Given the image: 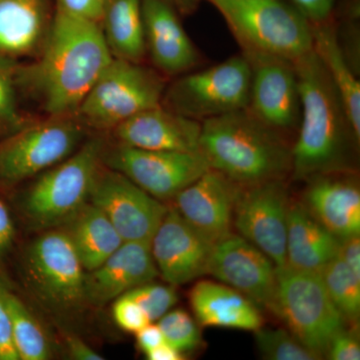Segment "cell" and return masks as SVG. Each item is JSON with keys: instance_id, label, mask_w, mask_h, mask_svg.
<instances>
[{"instance_id": "cell-12", "label": "cell", "mask_w": 360, "mask_h": 360, "mask_svg": "<svg viewBox=\"0 0 360 360\" xmlns=\"http://www.w3.org/2000/svg\"><path fill=\"white\" fill-rule=\"evenodd\" d=\"M243 56L251 70L248 110L285 139L297 134L302 98L292 61L252 51H243Z\"/></svg>"}, {"instance_id": "cell-35", "label": "cell", "mask_w": 360, "mask_h": 360, "mask_svg": "<svg viewBox=\"0 0 360 360\" xmlns=\"http://www.w3.org/2000/svg\"><path fill=\"white\" fill-rule=\"evenodd\" d=\"M357 324L345 330L343 328L331 340L326 352L329 359L333 360H359L360 342Z\"/></svg>"}, {"instance_id": "cell-25", "label": "cell", "mask_w": 360, "mask_h": 360, "mask_svg": "<svg viewBox=\"0 0 360 360\" xmlns=\"http://www.w3.org/2000/svg\"><path fill=\"white\" fill-rule=\"evenodd\" d=\"M60 229L70 238L85 272L97 269L124 243L110 220L89 201Z\"/></svg>"}, {"instance_id": "cell-17", "label": "cell", "mask_w": 360, "mask_h": 360, "mask_svg": "<svg viewBox=\"0 0 360 360\" xmlns=\"http://www.w3.org/2000/svg\"><path fill=\"white\" fill-rule=\"evenodd\" d=\"M146 58L167 78L177 77L200 65L201 58L172 0H141Z\"/></svg>"}, {"instance_id": "cell-26", "label": "cell", "mask_w": 360, "mask_h": 360, "mask_svg": "<svg viewBox=\"0 0 360 360\" xmlns=\"http://www.w3.org/2000/svg\"><path fill=\"white\" fill-rule=\"evenodd\" d=\"M99 25L113 58L146 63L141 0H104Z\"/></svg>"}, {"instance_id": "cell-42", "label": "cell", "mask_w": 360, "mask_h": 360, "mask_svg": "<svg viewBox=\"0 0 360 360\" xmlns=\"http://www.w3.org/2000/svg\"><path fill=\"white\" fill-rule=\"evenodd\" d=\"M65 345L68 354L72 359L77 360H101V354L94 352L89 345L75 335H65Z\"/></svg>"}, {"instance_id": "cell-36", "label": "cell", "mask_w": 360, "mask_h": 360, "mask_svg": "<svg viewBox=\"0 0 360 360\" xmlns=\"http://www.w3.org/2000/svg\"><path fill=\"white\" fill-rule=\"evenodd\" d=\"M8 285L0 277V360H20L13 338L11 317L6 302Z\"/></svg>"}, {"instance_id": "cell-32", "label": "cell", "mask_w": 360, "mask_h": 360, "mask_svg": "<svg viewBox=\"0 0 360 360\" xmlns=\"http://www.w3.org/2000/svg\"><path fill=\"white\" fill-rule=\"evenodd\" d=\"M165 342L180 354L195 352L202 345L198 324L184 309L169 310L158 321Z\"/></svg>"}, {"instance_id": "cell-41", "label": "cell", "mask_w": 360, "mask_h": 360, "mask_svg": "<svg viewBox=\"0 0 360 360\" xmlns=\"http://www.w3.org/2000/svg\"><path fill=\"white\" fill-rule=\"evenodd\" d=\"M135 335L137 347L144 354L165 342V336L160 326L158 323L153 324V322H149Z\"/></svg>"}, {"instance_id": "cell-1", "label": "cell", "mask_w": 360, "mask_h": 360, "mask_svg": "<svg viewBox=\"0 0 360 360\" xmlns=\"http://www.w3.org/2000/svg\"><path fill=\"white\" fill-rule=\"evenodd\" d=\"M112 58L98 22L56 6L39 54L16 65L18 94L42 116L75 115Z\"/></svg>"}, {"instance_id": "cell-31", "label": "cell", "mask_w": 360, "mask_h": 360, "mask_svg": "<svg viewBox=\"0 0 360 360\" xmlns=\"http://www.w3.org/2000/svg\"><path fill=\"white\" fill-rule=\"evenodd\" d=\"M18 63L0 59V136H7L32 120L20 110L15 80Z\"/></svg>"}, {"instance_id": "cell-3", "label": "cell", "mask_w": 360, "mask_h": 360, "mask_svg": "<svg viewBox=\"0 0 360 360\" xmlns=\"http://www.w3.org/2000/svg\"><path fill=\"white\" fill-rule=\"evenodd\" d=\"M200 153L212 169L241 186L291 174V146L246 110L201 122Z\"/></svg>"}, {"instance_id": "cell-28", "label": "cell", "mask_w": 360, "mask_h": 360, "mask_svg": "<svg viewBox=\"0 0 360 360\" xmlns=\"http://www.w3.org/2000/svg\"><path fill=\"white\" fill-rule=\"evenodd\" d=\"M6 302L11 317L14 347L20 360L51 359V343L37 317L9 288L6 290Z\"/></svg>"}, {"instance_id": "cell-30", "label": "cell", "mask_w": 360, "mask_h": 360, "mask_svg": "<svg viewBox=\"0 0 360 360\" xmlns=\"http://www.w3.org/2000/svg\"><path fill=\"white\" fill-rule=\"evenodd\" d=\"M255 341L262 356L271 360H319L322 355L303 345L290 330L258 328Z\"/></svg>"}, {"instance_id": "cell-38", "label": "cell", "mask_w": 360, "mask_h": 360, "mask_svg": "<svg viewBox=\"0 0 360 360\" xmlns=\"http://www.w3.org/2000/svg\"><path fill=\"white\" fill-rule=\"evenodd\" d=\"M56 7L75 15L101 22L104 0H56Z\"/></svg>"}, {"instance_id": "cell-20", "label": "cell", "mask_w": 360, "mask_h": 360, "mask_svg": "<svg viewBox=\"0 0 360 360\" xmlns=\"http://www.w3.org/2000/svg\"><path fill=\"white\" fill-rule=\"evenodd\" d=\"M116 143L156 151L200 153L201 122L163 105L142 111L111 130Z\"/></svg>"}, {"instance_id": "cell-15", "label": "cell", "mask_w": 360, "mask_h": 360, "mask_svg": "<svg viewBox=\"0 0 360 360\" xmlns=\"http://www.w3.org/2000/svg\"><path fill=\"white\" fill-rule=\"evenodd\" d=\"M259 248L243 236L229 234L215 243L208 274L274 314L276 267Z\"/></svg>"}, {"instance_id": "cell-4", "label": "cell", "mask_w": 360, "mask_h": 360, "mask_svg": "<svg viewBox=\"0 0 360 360\" xmlns=\"http://www.w3.org/2000/svg\"><path fill=\"white\" fill-rule=\"evenodd\" d=\"M226 21L243 51L295 61L314 51L312 25L286 0H206Z\"/></svg>"}, {"instance_id": "cell-40", "label": "cell", "mask_w": 360, "mask_h": 360, "mask_svg": "<svg viewBox=\"0 0 360 360\" xmlns=\"http://www.w3.org/2000/svg\"><path fill=\"white\" fill-rule=\"evenodd\" d=\"M338 257L352 271L360 277V236L359 234L340 239Z\"/></svg>"}, {"instance_id": "cell-43", "label": "cell", "mask_w": 360, "mask_h": 360, "mask_svg": "<svg viewBox=\"0 0 360 360\" xmlns=\"http://www.w3.org/2000/svg\"><path fill=\"white\" fill-rule=\"evenodd\" d=\"M146 356L149 360H181L184 354L177 352L175 348L170 347L167 342L153 348L150 352H146Z\"/></svg>"}, {"instance_id": "cell-8", "label": "cell", "mask_w": 360, "mask_h": 360, "mask_svg": "<svg viewBox=\"0 0 360 360\" xmlns=\"http://www.w3.org/2000/svg\"><path fill=\"white\" fill-rule=\"evenodd\" d=\"M251 70L240 56L219 65L189 71L167 84L161 105L202 122L210 118L246 110L250 103Z\"/></svg>"}, {"instance_id": "cell-6", "label": "cell", "mask_w": 360, "mask_h": 360, "mask_svg": "<svg viewBox=\"0 0 360 360\" xmlns=\"http://www.w3.org/2000/svg\"><path fill=\"white\" fill-rule=\"evenodd\" d=\"M105 143L101 135L89 137L70 158L37 175L21 200L33 229L60 227L89 201Z\"/></svg>"}, {"instance_id": "cell-24", "label": "cell", "mask_w": 360, "mask_h": 360, "mask_svg": "<svg viewBox=\"0 0 360 360\" xmlns=\"http://www.w3.org/2000/svg\"><path fill=\"white\" fill-rule=\"evenodd\" d=\"M340 239L333 236L307 210L304 203L290 202L286 232V265L319 272L338 255Z\"/></svg>"}, {"instance_id": "cell-23", "label": "cell", "mask_w": 360, "mask_h": 360, "mask_svg": "<svg viewBox=\"0 0 360 360\" xmlns=\"http://www.w3.org/2000/svg\"><path fill=\"white\" fill-rule=\"evenodd\" d=\"M189 302L195 319L203 326L255 333L264 324L257 305L224 283L198 281L189 292Z\"/></svg>"}, {"instance_id": "cell-10", "label": "cell", "mask_w": 360, "mask_h": 360, "mask_svg": "<svg viewBox=\"0 0 360 360\" xmlns=\"http://www.w3.org/2000/svg\"><path fill=\"white\" fill-rule=\"evenodd\" d=\"M22 269L27 288L51 311L70 314L86 304L85 270L60 227L42 231L27 246Z\"/></svg>"}, {"instance_id": "cell-27", "label": "cell", "mask_w": 360, "mask_h": 360, "mask_svg": "<svg viewBox=\"0 0 360 360\" xmlns=\"http://www.w3.org/2000/svg\"><path fill=\"white\" fill-rule=\"evenodd\" d=\"M312 25L314 51L340 94L355 137L360 141V84L348 65L333 21Z\"/></svg>"}, {"instance_id": "cell-37", "label": "cell", "mask_w": 360, "mask_h": 360, "mask_svg": "<svg viewBox=\"0 0 360 360\" xmlns=\"http://www.w3.org/2000/svg\"><path fill=\"white\" fill-rule=\"evenodd\" d=\"M303 14L311 25L330 22L338 0H286Z\"/></svg>"}, {"instance_id": "cell-33", "label": "cell", "mask_w": 360, "mask_h": 360, "mask_svg": "<svg viewBox=\"0 0 360 360\" xmlns=\"http://www.w3.org/2000/svg\"><path fill=\"white\" fill-rule=\"evenodd\" d=\"M143 309L150 322L158 321L179 300L174 285L151 283L143 284L127 293Z\"/></svg>"}, {"instance_id": "cell-13", "label": "cell", "mask_w": 360, "mask_h": 360, "mask_svg": "<svg viewBox=\"0 0 360 360\" xmlns=\"http://www.w3.org/2000/svg\"><path fill=\"white\" fill-rule=\"evenodd\" d=\"M89 201L106 215L123 241L150 243L168 207L124 174L101 162Z\"/></svg>"}, {"instance_id": "cell-29", "label": "cell", "mask_w": 360, "mask_h": 360, "mask_svg": "<svg viewBox=\"0 0 360 360\" xmlns=\"http://www.w3.org/2000/svg\"><path fill=\"white\" fill-rule=\"evenodd\" d=\"M324 285L345 321L357 324L360 312V277L340 257L319 271Z\"/></svg>"}, {"instance_id": "cell-18", "label": "cell", "mask_w": 360, "mask_h": 360, "mask_svg": "<svg viewBox=\"0 0 360 360\" xmlns=\"http://www.w3.org/2000/svg\"><path fill=\"white\" fill-rule=\"evenodd\" d=\"M241 186L217 170H206L174 198V208L213 243L231 233L234 206Z\"/></svg>"}, {"instance_id": "cell-19", "label": "cell", "mask_w": 360, "mask_h": 360, "mask_svg": "<svg viewBox=\"0 0 360 360\" xmlns=\"http://www.w3.org/2000/svg\"><path fill=\"white\" fill-rule=\"evenodd\" d=\"M150 243L124 241L103 264L85 272L86 304L101 307L158 276Z\"/></svg>"}, {"instance_id": "cell-22", "label": "cell", "mask_w": 360, "mask_h": 360, "mask_svg": "<svg viewBox=\"0 0 360 360\" xmlns=\"http://www.w3.org/2000/svg\"><path fill=\"white\" fill-rule=\"evenodd\" d=\"M53 14L51 0H0V59L21 63L34 58Z\"/></svg>"}, {"instance_id": "cell-39", "label": "cell", "mask_w": 360, "mask_h": 360, "mask_svg": "<svg viewBox=\"0 0 360 360\" xmlns=\"http://www.w3.org/2000/svg\"><path fill=\"white\" fill-rule=\"evenodd\" d=\"M15 227L8 208L0 198V269L13 245Z\"/></svg>"}, {"instance_id": "cell-9", "label": "cell", "mask_w": 360, "mask_h": 360, "mask_svg": "<svg viewBox=\"0 0 360 360\" xmlns=\"http://www.w3.org/2000/svg\"><path fill=\"white\" fill-rule=\"evenodd\" d=\"M274 314L303 345L322 356L345 319L335 307L319 272L276 267Z\"/></svg>"}, {"instance_id": "cell-44", "label": "cell", "mask_w": 360, "mask_h": 360, "mask_svg": "<svg viewBox=\"0 0 360 360\" xmlns=\"http://www.w3.org/2000/svg\"><path fill=\"white\" fill-rule=\"evenodd\" d=\"M180 13L188 14L198 8L200 0H172Z\"/></svg>"}, {"instance_id": "cell-2", "label": "cell", "mask_w": 360, "mask_h": 360, "mask_svg": "<svg viewBox=\"0 0 360 360\" xmlns=\"http://www.w3.org/2000/svg\"><path fill=\"white\" fill-rule=\"evenodd\" d=\"M302 116L291 146L293 179L309 180L319 174L348 172L350 141L359 143L340 94L314 51L292 61Z\"/></svg>"}, {"instance_id": "cell-11", "label": "cell", "mask_w": 360, "mask_h": 360, "mask_svg": "<svg viewBox=\"0 0 360 360\" xmlns=\"http://www.w3.org/2000/svg\"><path fill=\"white\" fill-rule=\"evenodd\" d=\"M103 163L160 201L174 200L210 168L201 153L146 150L120 143L111 148L105 143Z\"/></svg>"}, {"instance_id": "cell-16", "label": "cell", "mask_w": 360, "mask_h": 360, "mask_svg": "<svg viewBox=\"0 0 360 360\" xmlns=\"http://www.w3.org/2000/svg\"><path fill=\"white\" fill-rule=\"evenodd\" d=\"M215 243L174 207H168L150 241L158 274L168 284L184 285L208 274Z\"/></svg>"}, {"instance_id": "cell-7", "label": "cell", "mask_w": 360, "mask_h": 360, "mask_svg": "<svg viewBox=\"0 0 360 360\" xmlns=\"http://www.w3.org/2000/svg\"><path fill=\"white\" fill-rule=\"evenodd\" d=\"M89 132L75 115L33 117L0 141V181L37 176L72 155Z\"/></svg>"}, {"instance_id": "cell-34", "label": "cell", "mask_w": 360, "mask_h": 360, "mask_svg": "<svg viewBox=\"0 0 360 360\" xmlns=\"http://www.w3.org/2000/svg\"><path fill=\"white\" fill-rule=\"evenodd\" d=\"M112 316L115 323L122 330L130 333H139L150 322L143 309L127 295H122L115 300Z\"/></svg>"}, {"instance_id": "cell-5", "label": "cell", "mask_w": 360, "mask_h": 360, "mask_svg": "<svg viewBox=\"0 0 360 360\" xmlns=\"http://www.w3.org/2000/svg\"><path fill=\"white\" fill-rule=\"evenodd\" d=\"M167 80L146 63L112 58L75 116L89 131L110 132L132 116L161 105Z\"/></svg>"}, {"instance_id": "cell-14", "label": "cell", "mask_w": 360, "mask_h": 360, "mask_svg": "<svg viewBox=\"0 0 360 360\" xmlns=\"http://www.w3.org/2000/svg\"><path fill=\"white\" fill-rule=\"evenodd\" d=\"M290 202L284 179H276L241 187L234 206L233 222L238 231L276 267L286 265Z\"/></svg>"}, {"instance_id": "cell-21", "label": "cell", "mask_w": 360, "mask_h": 360, "mask_svg": "<svg viewBox=\"0 0 360 360\" xmlns=\"http://www.w3.org/2000/svg\"><path fill=\"white\" fill-rule=\"evenodd\" d=\"M343 172L319 174L309 181L304 205L315 219L340 239L360 232V191Z\"/></svg>"}]
</instances>
